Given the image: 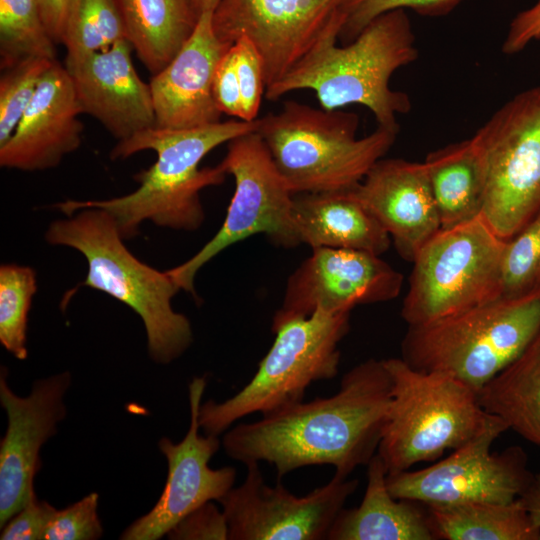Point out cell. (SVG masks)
Instances as JSON below:
<instances>
[{"label":"cell","instance_id":"obj_7","mask_svg":"<svg viewBox=\"0 0 540 540\" xmlns=\"http://www.w3.org/2000/svg\"><path fill=\"white\" fill-rule=\"evenodd\" d=\"M392 397L377 454L388 474L440 458L477 436L492 415L478 393L460 380L426 372L402 358L383 359Z\"/></svg>","mask_w":540,"mask_h":540},{"label":"cell","instance_id":"obj_36","mask_svg":"<svg viewBox=\"0 0 540 540\" xmlns=\"http://www.w3.org/2000/svg\"><path fill=\"white\" fill-rule=\"evenodd\" d=\"M172 540H229L223 511L208 501L181 519L168 533Z\"/></svg>","mask_w":540,"mask_h":540},{"label":"cell","instance_id":"obj_2","mask_svg":"<svg viewBox=\"0 0 540 540\" xmlns=\"http://www.w3.org/2000/svg\"><path fill=\"white\" fill-rule=\"evenodd\" d=\"M258 126L259 118L188 129L148 128L118 141L110 153L116 160L144 150L156 152V162L135 175L139 183L135 191L104 200H66L54 208L67 216L83 208L103 209L113 217L123 239L137 235L145 220L174 230H198L205 219L201 191L222 184L227 175L219 164L199 168L201 160L219 145L257 131Z\"/></svg>","mask_w":540,"mask_h":540},{"label":"cell","instance_id":"obj_27","mask_svg":"<svg viewBox=\"0 0 540 540\" xmlns=\"http://www.w3.org/2000/svg\"><path fill=\"white\" fill-rule=\"evenodd\" d=\"M426 507L436 539H540L539 531L519 498L508 503L472 502Z\"/></svg>","mask_w":540,"mask_h":540},{"label":"cell","instance_id":"obj_8","mask_svg":"<svg viewBox=\"0 0 540 540\" xmlns=\"http://www.w3.org/2000/svg\"><path fill=\"white\" fill-rule=\"evenodd\" d=\"M350 313L317 309L271 329L274 342L252 379L222 402L201 404L200 429L219 436L245 416H267L304 401L312 383L336 377L339 344L350 330Z\"/></svg>","mask_w":540,"mask_h":540},{"label":"cell","instance_id":"obj_33","mask_svg":"<svg viewBox=\"0 0 540 540\" xmlns=\"http://www.w3.org/2000/svg\"><path fill=\"white\" fill-rule=\"evenodd\" d=\"M463 0H342L339 9L344 15L340 33L343 40L352 41L378 16L397 9H412L425 16H441L451 12Z\"/></svg>","mask_w":540,"mask_h":540},{"label":"cell","instance_id":"obj_20","mask_svg":"<svg viewBox=\"0 0 540 540\" xmlns=\"http://www.w3.org/2000/svg\"><path fill=\"white\" fill-rule=\"evenodd\" d=\"M355 192L389 234L398 254L409 262L441 229L424 162L382 158L355 186Z\"/></svg>","mask_w":540,"mask_h":540},{"label":"cell","instance_id":"obj_41","mask_svg":"<svg viewBox=\"0 0 540 540\" xmlns=\"http://www.w3.org/2000/svg\"><path fill=\"white\" fill-rule=\"evenodd\" d=\"M519 499L527 511L531 522L540 533V473L533 475L531 482Z\"/></svg>","mask_w":540,"mask_h":540},{"label":"cell","instance_id":"obj_14","mask_svg":"<svg viewBox=\"0 0 540 540\" xmlns=\"http://www.w3.org/2000/svg\"><path fill=\"white\" fill-rule=\"evenodd\" d=\"M403 275L379 255L354 249L313 248L288 277L271 329L317 309L351 312L357 305L399 296Z\"/></svg>","mask_w":540,"mask_h":540},{"label":"cell","instance_id":"obj_31","mask_svg":"<svg viewBox=\"0 0 540 540\" xmlns=\"http://www.w3.org/2000/svg\"><path fill=\"white\" fill-rule=\"evenodd\" d=\"M540 295V211L506 241L502 298Z\"/></svg>","mask_w":540,"mask_h":540},{"label":"cell","instance_id":"obj_11","mask_svg":"<svg viewBox=\"0 0 540 540\" xmlns=\"http://www.w3.org/2000/svg\"><path fill=\"white\" fill-rule=\"evenodd\" d=\"M234 178V193L217 233L191 258L167 270L181 290L194 293L197 272L227 247L256 234L274 245H300L292 217L293 194L257 131L228 142L219 163Z\"/></svg>","mask_w":540,"mask_h":540},{"label":"cell","instance_id":"obj_16","mask_svg":"<svg viewBox=\"0 0 540 540\" xmlns=\"http://www.w3.org/2000/svg\"><path fill=\"white\" fill-rule=\"evenodd\" d=\"M206 385L203 376L189 383L190 426L185 437L179 443L163 437L158 443L168 463L163 492L155 506L126 528L120 539H160L187 514L208 501H218L234 486L235 468L209 467L220 448L218 436L199 433V410Z\"/></svg>","mask_w":540,"mask_h":540},{"label":"cell","instance_id":"obj_10","mask_svg":"<svg viewBox=\"0 0 540 540\" xmlns=\"http://www.w3.org/2000/svg\"><path fill=\"white\" fill-rule=\"evenodd\" d=\"M473 136L485 170L481 215L507 241L540 211V85L504 103Z\"/></svg>","mask_w":540,"mask_h":540},{"label":"cell","instance_id":"obj_42","mask_svg":"<svg viewBox=\"0 0 540 540\" xmlns=\"http://www.w3.org/2000/svg\"><path fill=\"white\" fill-rule=\"evenodd\" d=\"M221 0H190L196 13L200 14L206 10H214Z\"/></svg>","mask_w":540,"mask_h":540},{"label":"cell","instance_id":"obj_40","mask_svg":"<svg viewBox=\"0 0 540 540\" xmlns=\"http://www.w3.org/2000/svg\"><path fill=\"white\" fill-rule=\"evenodd\" d=\"M73 0H37L44 25L56 44H62Z\"/></svg>","mask_w":540,"mask_h":540},{"label":"cell","instance_id":"obj_35","mask_svg":"<svg viewBox=\"0 0 540 540\" xmlns=\"http://www.w3.org/2000/svg\"><path fill=\"white\" fill-rule=\"evenodd\" d=\"M236 72L241 93L242 120L258 119L266 82L260 54L246 37H240L233 45Z\"/></svg>","mask_w":540,"mask_h":540},{"label":"cell","instance_id":"obj_25","mask_svg":"<svg viewBox=\"0 0 540 540\" xmlns=\"http://www.w3.org/2000/svg\"><path fill=\"white\" fill-rule=\"evenodd\" d=\"M126 39L152 75L162 70L192 35L199 15L190 0H116Z\"/></svg>","mask_w":540,"mask_h":540},{"label":"cell","instance_id":"obj_18","mask_svg":"<svg viewBox=\"0 0 540 540\" xmlns=\"http://www.w3.org/2000/svg\"><path fill=\"white\" fill-rule=\"evenodd\" d=\"M127 39L111 48L65 60L81 113L97 119L118 141L155 127L149 83L137 74Z\"/></svg>","mask_w":540,"mask_h":540},{"label":"cell","instance_id":"obj_37","mask_svg":"<svg viewBox=\"0 0 540 540\" xmlns=\"http://www.w3.org/2000/svg\"><path fill=\"white\" fill-rule=\"evenodd\" d=\"M56 509L34 496L2 527L1 540H38L51 521Z\"/></svg>","mask_w":540,"mask_h":540},{"label":"cell","instance_id":"obj_19","mask_svg":"<svg viewBox=\"0 0 540 540\" xmlns=\"http://www.w3.org/2000/svg\"><path fill=\"white\" fill-rule=\"evenodd\" d=\"M213 10L202 12L179 52L149 82L155 127L188 129L220 122L213 96V78L223 54L230 48L217 38Z\"/></svg>","mask_w":540,"mask_h":540},{"label":"cell","instance_id":"obj_1","mask_svg":"<svg viewBox=\"0 0 540 540\" xmlns=\"http://www.w3.org/2000/svg\"><path fill=\"white\" fill-rule=\"evenodd\" d=\"M392 397L383 359L346 372L338 391L228 429L222 446L243 463L267 462L278 480L305 466L330 465L349 477L377 453Z\"/></svg>","mask_w":540,"mask_h":540},{"label":"cell","instance_id":"obj_22","mask_svg":"<svg viewBox=\"0 0 540 540\" xmlns=\"http://www.w3.org/2000/svg\"><path fill=\"white\" fill-rule=\"evenodd\" d=\"M292 217L301 244L381 255L391 238L358 198L355 187L293 195Z\"/></svg>","mask_w":540,"mask_h":540},{"label":"cell","instance_id":"obj_24","mask_svg":"<svg viewBox=\"0 0 540 540\" xmlns=\"http://www.w3.org/2000/svg\"><path fill=\"white\" fill-rule=\"evenodd\" d=\"M442 228L482 213L485 170L474 136L430 152L424 161Z\"/></svg>","mask_w":540,"mask_h":540},{"label":"cell","instance_id":"obj_12","mask_svg":"<svg viewBox=\"0 0 540 540\" xmlns=\"http://www.w3.org/2000/svg\"><path fill=\"white\" fill-rule=\"evenodd\" d=\"M507 430L506 424L492 415L484 430L439 462L420 470L387 474L390 493L425 506L516 500L533 474L521 447L491 452L494 441Z\"/></svg>","mask_w":540,"mask_h":540},{"label":"cell","instance_id":"obj_5","mask_svg":"<svg viewBox=\"0 0 540 540\" xmlns=\"http://www.w3.org/2000/svg\"><path fill=\"white\" fill-rule=\"evenodd\" d=\"M355 113L286 101L259 117L258 134L293 195L353 188L393 146L397 129L357 138Z\"/></svg>","mask_w":540,"mask_h":540},{"label":"cell","instance_id":"obj_30","mask_svg":"<svg viewBox=\"0 0 540 540\" xmlns=\"http://www.w3.org/2000/svg\"><path fill=\"white\" fill-rule=\"evenodd\" d=\"M37 291L35 271L28 266L0 267V342L15 358H27V324L32 297Z\"/></svg>","mask_w":540,"mask_h":540},{"label":"cell","instance_id":"obj_9","mask_svg":"<svg viewBox=\"0 0 540 540\" xmlns=\"http://www.w3.org/2000/svg\"><path fill=\"white\" fill-rule=\"evenodd\" d=\"M505 245L481 214L440 229L412 262L403 320L420 325L502 298Z\"/></svg>","mask_w":540,"mask_h":540},{"label":"cell","instance_id":"obj_17","mask_svg":"<svg viewBox=\"0 0 540 540\" xmlns=\"http://www.w3.org/2000/svg\"><path fill=\"white\" fill-rule=\"evenodd\" d=\"M71 384L69 372L37 380L26 397L8 386L5 369L0 375V402L8 426L0 444V527L34 496V478L42 445L57 432L66 416L64 395Z\"/></svg>","mask_w":540,"mask_h":540},{"label":"cell","instance_id":"obj_32","mask_svg":"<svg viewBox=\"0 0 540 540\" xmlns=\"http://www.w3.org/2000/svg\"><path fill=\"white\" fill-rule=\"evenodd\" d=\"M56 60L30 57L6 68L0 77V147L14 133L38 85Z\"/></svg>","mask_w":540,"mask_h":540},{"label":"cell","instance_id":"obj_39","mask_svg":"<svg viewBox=\"0 0 540 540\" xmlns=\"http://www.w3.org/2000/svg\"><path fill=\"white\" fill-rule=\"evenodd\" d=\"M538 39H540V0L512 19L502 43V52L508 55L516 54L531 41Z\"/></svg>","mask_w":540,"mask_h":540},{"label":"cell","instance_id":"obj_28","mask_svg":"<svg viewBox=\"0 0 540 540\" xmlns=\"http://www.w3.org/2000/svg\"><path fill=\"white\" fill-rule=\"evenodd\" d=\"M126 39L124 21L116 0H73L62 44L66 60L105 51Z\"/></svg>","mask_w":540,"mask_h":540},{"label":"cell","instance_id":"obj_26","mask_svg":"<svg viewBox=\"0 0 540 540\" xmlns=\"http://www.w3.org/2000/svg\"><path fill=\"white\" fill-rule=\"evenodd\" d=\"M483 409L540 446V329L522 353L479 392Z\"/></svg>","mask_w":540,"mask_h":540},{"label":"cell","instance_id":"obj_34","mask_svg":"<svg viewBox=\"0 0 540 540\" xmlns=\"http://www.w3.org/2000/svg\"><path fill=\"white\" fill-rule=\"evenodd\" d=\"M98 499V494L93 492L62 510H56L42 540L99 539L103 528L97 512Z\"/></svg>","mask_w":540,"mask_h":540},{"label":"cell","instance_id":"obj_3","mask_svg":"<svg viewBox=\"0 0 540 540\" xmlns=\"http://www.w3.org/2000/svg\"><path fill=\"white\" fill-rule=\"evenodd\" d=\"M344 24L340 9L317 44L283 78L265 90L270 101L308 89L320 107L338 110L350 104L368 108L377 126L399 130L397 116L411 109L409 96L391 89L395 71L416 61L418 49L403 9L371 21L352 41L338 46Z\"/></svg>","mask_w":540,"mask_h":540},{"label":"cell","instance_id":"obj_23","mask_svg":"<svg viewBox=\"0 0 540 540\" xmlns=\"http://www.w3.org/2000/svg\"><path fill=\"white\" fill-rule=\"evenodd\" d=\"M387 474L376 453L367 464V485L360 505L339 512L327 540L436 539L427 510L417 502L393 497Z\"/></svg>","mask_w":540,"mask_h":540},{"label":"cell","instance_id":"obj_21","mask_svg":"<svg viewBox=\"0 0 540 540\" xmlns=\"http://www.w3.org/2000/svg\"><path fill=\"white\" fill-rule=\"evenodd\" d=\"M80 114L69 73L56 60L41 79L11 138L0 147L1 167L38 171L59 165L81 144Z\"/></svg>","mask_w":540,"mask_h":540},{"label":"cell","instance_id":"obj_15","mask_svg":"<svg viewBox=\"0 0 540 540\" xmlns=\"http://www.w3.org/2000/svg\"><path fill=\"white\" fill-rule=\"evenodd\" d=\"M342 0H221L212 14L217 38L231 47L248 38L261 56L266 88L317 44Z\"/></svg>","mask_w":540,"mask_h":540},{"label":"cell","instance_id":"obj_29","mask_svg":"<svg viewBox=\"0 0 540 540\" xmlns=\"http://www.w3.org/2000/svg\"><path fill=\"white\" fill-rule=\"evenodd\" d=\"M30 57L56 60L37 0H0L1 70Z\"/></svg>","mask_w":540,"mask_h":540},{"label":"cell","instance_id":"obj_6","mask_svg":"<svg viewBox=\"0 0 540 540\" xmlns=\"http://www.w3.org/2000/svg\"><path fill=\"white\" fill-rule=\"evenodd\" d=\"M540 329V295L500 298L428 323L408 326L401 358L450 375L479 392L516 359Z\"/></svg>","mask_w":540,"mask_h":540},{"label":"cell","instance_id":"obj_13","mask_svg":"<svg viewBox=\"0 0 540 540\" xmlns=\"http://www.w3.org/2000/svg\"><path fill=\"white\" fill-rule=\"evenodd\" d=\"M244 481L219 502L229 540H327L328 532L358 479L337 474L304 496L292 494L280 480L266 484L259 463L246 465Z\"/></svg>","mask_w":540,"mask_h":540},{"label":"cell","instance_id":"obj_4","mask_svg":"<svg viewBox=\"0 0 540 540\" xmlns=\"http://www.w3.org/2000/svg\"><path fill=\"white\" fill-rule=\"evenodd\" d=\"M75 213L49 225L47 242L78 250L88 263L83 285L112 296L140 316L155 362L168 364L179 358L193 341L190 320L171 305L181 289L167 271L150 267L127 249L108 212L89 207Z\"/></svg>","mask_w":540,"mask_h":540},{"label":"cell","instance_id":"obj_38","mask_svg":"<svg viewBox=\"0 0 540 540\" xmlns=\"http://www.w3.org/2000/svg\"><path fill=\"white\" fill-rule=\"evenodd\" d=\"M212 90L221 113L242 120L241 93L233 46L223 54L217 65Z\"/></svg>","mask_w":540,"mask_h":540}]
</instances>
